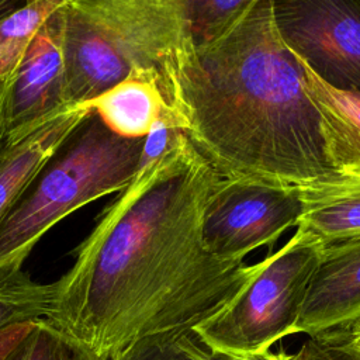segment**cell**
<instances>
[{
    "instance_id": "6da1fadb",
    "label": "cell",
    "mask_w": 360,
    "mask_h": 360,
    "mask_svg": "<svg viewBox=\"0 0 360 360\" xmlns=\"http://www.w3.org/2000/svg\"><path fill=\"white\" fill-rule=\"evenodd\" d=\"M221 180L181 134L101 211L53 281L45 319L108 360L139 338L193 329L222 309L253 264L222 262L204 245L205 204Z\"/></svg>"
},
{
    "instance_id": "7a4b0ae2",
    "label": "cell",
    "mask_w": 360,
    "mask_h": 360,
    "mask_svg": "<svg viewBox=\"0 0 360 360\" xmlns=\"http://www.w3.org/2000/svg\"><path fill=\"white\" fill-rule=\"evenodd\" d=\"M301 77L273 0H250L219 38L186 55L177 90L181 132L221 179L300 187L336 177Z\"/></svg>"
},
{
    "instance_id": "3957f363",
    "label": "cell",
    "mask_w": 360,
    "mask_h": 360,
    "mask_svg": "<svg viewBox=\"0 0 360 360\" xmlns=\"http://www.w3.org/2000/svg\"><path fill=\"white\" fill-rule=\"evenodd\" d=\"M56 14L68 105L87 103L131 75L155 73L179 124L181 63L194 48L187 0H65Z\"/></svg>"
},
{
    "instance_id": "277c9868",
    "label": "cell",
    "mask_w": 360,
    "mask_h": 360,
    "mask_svg": "<svg viewBox=\"0 0 360 360\" xmlns=\"http://www.w3.org/2000/svg\"><path fill=\"white\" fill-rule=\"evenodd\" d=\"M143 139L111 132L90 110L0 221V276L22 270L37 243L65 217L127 188L138 173Z\"/></svg>"
},
{
    "instance_id": "5b68a950",
    "label": "cell",
    "mask_w": 360,
    "mask_h": 360,
    "mask_svg": "<svg viewBox=\"0 0 360 360\" xmlns=\"http://www.w3.org/2000/svg\"><path fill=\"white\" fill-rule=\"evenodd\" d=\"M322 248L315 235L297 226L280 249L253 264L248 284L194 332L211 352L225 354L262 353L297 333Z\"/></svg>"
},
{
    "instance_id": "8992f818",
    "label": "cell",
    "mask_w": 360,
    "mask_h": 360,
    "mask_svg": "<svg viewBox=\"0 0 360 360\" xmlns=\"http://www.w3.org/2000/svg\"><path fill=\"white\" fill-rule=\"evenodd\" d=\"M302 212L297 187L249 179H222L202 215L207 250L222 262L243 263L262 248L271 249Z\"/></svg>"
},
{
    "instance_id": "52a82bcc",
    "label": "cell",
    "mask_w": 360,
    "mask_h": 360,
    "mask_svg": "<svg viewBox=\"0 0 360 360\" xmlns=\"http://www.w3.org/2000/svg\"><path fill=\"white\" fill-rule=\"evenodd\" d=\"M278 32L326 83L360 93V0H273Z\"/></svg>"
},
{
    "instance_id": "ba28073f",
    "label": "cell",
    "mask_w": 360,
    "mask_h": 360,
    "mask_svg": "<svg viewBox=\"0 0 360 360\" xmlns=\"http://www.w3.org/2000/svg\"><path fill=\"white\" fill-rule=\"evenodd\" d=\"M56 11L38 31L11 77L0 84L3 145L70 107L66 101L62 34Z\"/></svg>"
},
{
    "instance_id": "9c48e42d",
    "label": "cell",
    "mask_w": 360,
    "mask_h": 360,
    "mask_svg": "<svg viewBox=\"0 0 360 360\" xmlns=\"http://www.w3.org/2000/svg\"><path fill=\"white\" fill-rule=\"evenodd\" d=\"M360 314V236L323 245L297 333L318 335Z\"/></svg>"
},
{
    "instance_id": "30bf717a",
    "label": "cell",
    "mask_w": 360,
    "mask_h": 360,
    "mask_svg": "<svg viewBox=\"0 0 360 360\" xmlns=\"http://www.w3.org/2000/svg\"><path fill=\"white\" fill-rule=\"evenodd\" d=\"M294 56L302 70L304 91L318 115L328 163L338 176L360 177V93L333 87L302 58Z\"/></svg>"
},
{
    "instance_id": "8fae6325",
    "label": "cell",
    "mask_w": 360,
    "mask_h": 360,
    "mask_svg": "<svg viewBox=\"0 0 360 360\" xmlns=\"http://www.w3.org/2000/svg\"><path fill=\"white\" fill-rule=\"evenodd\" d=\"M83 103L49 117L24 136L0 149V221L8 214L42 165L87 117Z\"/></svg>"
},
{
    "instance_id": "7c38bea8",
    "label": "cell",
    "mask_w": 360,
    "mask_h": 360,
    "mask_svg": "<svg viewBox=\"0 0 360 360\" xmlns=\"http://www.w3.org/2000/svg\"><path fill=\"white\" fill-rule=\"evenodd\" d=\"M84 104L111 132L128 139L145 138L165 115L176 122L155 73L131 75Z\"/></svg>"
},
{
    "instance_id": "4fadbf2b",
    "label": "cell",
    "mask_w": 360,
    "mask_h": 360,
    "mask_svg": "<svg viewBox=\"0 0 360 360\" xmlns=\"http://www.w3.org/2000/svg\"><path fill=\"white\" fill-rule=\"evenodd\" d=\"M297 191L302 205L298 226L322 245L360 236V177L336 176Z\"/></svg>"
},
{
    "instance_id": "5bb4252c",
    "label": "cell",
    "mask_w": 360,
    "mask_h": 360,
    "mask_svg": "<svg viewBox=\"0 0 360 360\" xmlns=\"http://www.w3.org/2000/svg\"><path fill=\"white\" fill-rule=\"evenodd\" d=\"M65 0H27L0 20V84L18 68L32 39Z\"/></svg>"
},
{
    "instance_id": "9a60e30c",
    "label": "cell",
    "mask_w": 360,
    "mask_h": 360,
    "mask_svg": "<svg viewBox=\"0 0 360 360\" xmlns=\"http://www.w3.org/2000/svg\"><path fill=\"white\" fill-rule=\"evenodd\" d=\"M53 295V283L34 281L22 270L0 276V329L14 323L45 319Z\"/></svg>"
},
{
    "instance_id": "2e32d148",
    "label": "cell",
    "mask_w": 360,
    "mask_h": 360,
    "mask_svg": "<svg viewBox=\"0 0 360 360\" xmlns=\"http://www.w3.org/2000/svg\"><path fill=\"white\" fill-rule=\"evenodd\" d=\"M108 360H215L194 329H174L139 338Z\"/></svg>"
},
{
    "instance_id": "e0dca14e",
    "label": "cell",
    "mask_w": 360,
    "mask_h": 360,
    "mask_svg": "<svg viewBox=\"0 0 360 360\" xmlns=\"http://www.w3.org/2000/svg\"><path fill=\"white\" fill-rule=\"evenodd\" d=\"M4 360H94L70 336L56 329L46 319L35 321L27 335Z\"/></svg>"
},
{
    "instance_id": "ac0fdd59",
    "label": "cell",
    "mask_w": 360,
    "mask_h": 360,
    "mask_svg": "<svg viewBox=\"0 0 360 360\" xmlns=\"http://www.w3.org/2000/svg\"><path fill=\"white\" fill-rule=\"evenodd\" d=\"M249 4L250 0H187V15L194 44H208L219 38Z\"/></svg>"
},
{
    "instance_id": "d6986e66",
    "label": "cell",
    "mask_w": 360,
    "mask_h": 360,
    "mask_svg": "<svg viewBox=\"0 0 360 360\" xmlns=\"http://www.w3.org/2000/svg\"><path fill=\"white\" fill-rule=\"evenodd\" d=\"M318 335L329 340L352 360H360V314L350 321Z\"/></svg>"
},
{
    "instance_id": "ffe728a7",
    "label": "cell",
    "mask_w": 360,
    "mask_h": 360,
    "mask_svg": "<svg viewBox=\"0 0 360 360\" xmlns=\"http://www.w3.org/2000/svg\"><path fill=\"white\" fill-rule=\"evenodd\" d=\"M290 360H352L346 353L338 349L325 338L309 336L300 349L290 354Z\"/></svg>"
},
{
    "instance_id": "44dd1931",
    "label": "cell",
    "mask_w": 360,
    "mask_h": 360,
    "mask_svg": "<svg viewBox=\"0 0 360 360\" xmlns=\"http://www.w3.org/2000/svg\"><path fill=\"white\" fill-rule=\"evenodd\" d=\"M32 322H21L10 325L4 329H0V360H4L8 353L20 343V340L27 335Z\"/></svg>"
},
{
    "instance_id": "7402d4cb",
    "label": "cell",
    "mask_w": 360,
    "mask_h": 360,
    "mask_svg": "<svg viewBox=\"0 0 360 360\" xmlns=\"http://www.w3.org/2000/svg\"><path fill=\"white\" fill-rule=\"evenodd\" d=\"M215 360H290V354L285 353H274L266 350L262 353H249V354H225L212 352Z\"/></svg>"
},
{
    "instance_id": "603a6c76",
    "label": "cell",
    "mask_w": 360,
    "mask_h": 360,
    "mask_svg": "<svg viewBox=\"0 0 360 360\" xmlns=\"http://www.w3.org/2000/svg\"><path fill=\"white\" fill-rule=\"evenodd\" d=\"M27 0H0V20L25 4Z\"/></svg>"
},
{
    "instance_id": "cb8c5ba5",
    "label": "cell",
    "mask_w": 360,
    "mask_h": 360,
    "mask_svg": "<svg viewBox=\"0 0 360 360\" xmlns=\"http://www.w3.org/2000/svg\"><path fill=\"white\" fill-rule=\"evenodd\" d=\"M3 148V141H1V138H0V149Z\"/></svg>"
}]
</instances>
